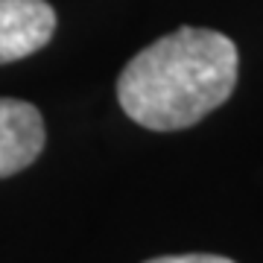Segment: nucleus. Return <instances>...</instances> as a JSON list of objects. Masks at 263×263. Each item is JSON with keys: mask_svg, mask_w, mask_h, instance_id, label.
Listing matches in <instances>:
<instances>
[{"mask_svg": "<svg viewBox=\"0 0 263 263\" xmlns=\"http://www.w3.org/2000/svg\"><path fill=\"white\" fill-rule=\"evenodd\" d=\"M237 85V47L216 29L181 27L143 47L117 79V100L132 120L152 132L199 123Z\"/></svg>", "mask_w": 263, "mask_h": 263, "instance_id": "nucleus-1", "label": "nucleus"}, {"mask_svg": "<svg viewBox=\"0 0 263 263\" xmlns=\"http://www.w3.org/2000/svg\"><path fill=\"white\" fill-rule=\"evenodd\" d=\"M44 120L32 103L0 97V179L27 170L44 149Z\"/></svg>", "mask_w": 263, "mask_h": 263, "instance_id": "nucleus-3", "label": "nucleus"}, {"mask_svg": "<svg viewBox=\"0 0 263 263\" xmlns=\"http://www.w3.org/2000/svg\"><path fill=\"white\" fill-rule=\"evenodd\" d=\"M56 32V12L47 0H0V65L27 59Z\"/></svg>", "mask_w": 263, "mask_h": 263, "instance_id": "nucleus-2", "label": "nucleus"}, {"mask_svg": "<svg viewBox=\"0 0 263 263\" xmlns=\"http://www.w3.org/2000/svg\"><path fill=\"white\" fill-rule=\"evenodd\" d=\"M146 263H234L219 254H167V257H152Z\"/></svg>", "mask_w": 263, "mask_h": 263, "instance_id": "nucleus-4", "label": "nucleus"}]
</instances>
